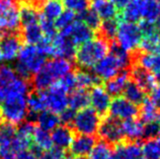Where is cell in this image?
Instances as JSON below:
<instances>
[{
	"mask_svg": "<svg viewBox=\"0 0 160 159\" xmlns=\"http://www.w3.org/2000/svg\"><path fill=\"white\" fill-rule=\"evenodd\" d=\"M72 70V64L69 60L54 58L46 62L41 70L33 75L32 85L37 90H46L59 81Z\"/></svg>",
	"mask_w": 160,
	"mask_h": 159,
	"instance_id": "cell-1",
	"label": "cell"
},
{
	"mask_svg": "<svg viewBox=\"0 0 160 159\" xmlns=\"http://www.w3.org/2000/svg\"><path fill=\"white\" fill-rule=\"evenodd\" d=\"M45 63L46 56L40 52L37 46L28 44L20 49L14 70L20 78L28 80L32 75L41 70Z\"/></svg>",
	"mask_w": 160,
	"mask_h": 159,
	"instance_id": "cell-2",
	"label": "cell"
},
{
	"mask_svg": "<svg viewBox=\"0 0 160 159\" xmlns=\"http://www.w3.org/2000/svg\"><path fill=\"white\" fill-rule=\"evenodd\" d=\"M108 51V41L99 37L79 46V49L76 50L74 58L76 64L80 68L87 69L93 67L100 59H102L107 55Z\"/></svg>",
	"mask_w": 160,
	"mask_h": 159,
	"instance_id": "cell-3",
	"label": "cell"
},
{
	"mask_svg": "<svg viewBox=\"0 0 160 159\" xmlns=\"http://www.w3.org/2000/svg\"><path fill=\"white\" fill-rule=\"evenodd\" d=\"M28 95L18 93H9L6 95L5 99L0 104V112L5 122L15 126L26 120L28 114Z\"/></svg>",
	"mask_w": 160,
	"mask_h": 159,
	"instance_id": "cell-4",
	"label": "cell"
},
{
	"mask_svg": "<svg viewBox=\"0 0 160 159\" xmlns=\"http://www.w3.org/2000/svg\"><path fill=\"white\" fill-rule=\"evenodd\" d=\"M132 65V58H124L115 54H107L92 68L93 73L100 80H108L117 76L121 71L127 70Z\"/></svg>",
	"mask_w": 160,
	"mask_h": 159,
	"instance_id": "cell-5",
	"label": "cell"
},
{
	"mask_svg": "<svg viewBox=\"0 0 160 159\" xmlns=\"http://www.w3.org/2000/svg\"><path fill=\"white\" fill-rule=\"evenodd\" d=\"M116 40L117 44L126 52H135L139 48L142 40V32L139 24L122 20L118 23Z\"/></svg>",
	"mask_w": 160,
	"mask_h": 159,
	"instance_id": "cell-6",
	"label": "cell"
},
{
	"mask_svg": "<svg viewBox=\"0 0 160 159\" xmlns=\"http://www.w3.org/2000/svg\"><path fill=\"white\" fill-rule=\"evenodd\" d=\"M100 124V117L92 107L82 108L76 112L72 121V130L78 135L93 136L98 133Z\"/></svg>",
	"mask_w": 160,
	"mask_h": 159,
	"instance_id": "cell-7",
	"label": "cell"
},
{
	"mask_svg": "<svg viewBox=\"0 0 160 159\" xmlns=\"http://www.w3.org/2000/svg\"><path fill=\"white\" fill-rule=\"evenodd\" d=\"M19 27V9L15 0H0V31L15 32Z\"/></svg>",
	"mask_w": 160,
	"mask_h": 159,
	"instance_id": "cell-8",
	"label": "cell"
},
{
	"mask_svg": "<svg viewBox=\"0 0 160 159\" xmlns=\"http://www.w3.org/2000/svg\"><path fill=\"white\" fill-rule=\"evenodd\" d=\"M41 94L44 100L45 108H47L50 112H53L55 114L59 115L65 108L68 107L67 92H65L61 87H59L56 83L48 89L41 90Z\"/></svg>",
	"mask_w": 160,
	"mask_h": 159,
	"instance_id": "cell-9",
	"label": "cell"
},
{
	"mask_svg": "<svg viewBox=\"0 0 160 159\" xmlns=\"http://www.w3.org/2000/svg\"><path fill=\"white\" fill-rule=\"evenodd\" d=\"M98 133L102 141L107 142L112 146L125 141L122 123L111 116L100 121Z\"/></svg>",
	"mask_w": 160,
	"mask_h": 159,
	"instance_id": "cell-10",
	"label": "cell"
},
{
	"mask_svg": "<svg viewBox=\"0 0 160 159\" xmlns=\"http://www.w3.org/2000/svg\"><path fill=\"white\" fill-rule=\"evenodd\" d=\"M59 33L68 37L74 44V46H81L87 43L88 41L92 40L94 37V31L91 30L89 27H87L78 18H76V20L70 26L61 30Z\"/></svg>",
	"mask_w": 160,
	"mask_h": 159,
	"instance_id": "cell-11",
	"label": "cell"
},
{
	"mask_svg": "<svg viewBox=\"0 0 160 159\" xmlns=\"http://www.w3.org/2000/svg\"><path fill=\"white\" fill-rule=\"evenodd\" d=\"M109 115L117 120H130L137 118L139 115L138 106L126 99L124 96H117L111 102L108 108Z\"/></svg>",
	"mask_w": 160,
	"mask_h": 159,
	"instance_id": "cell-12",
	"label": "cell"
},
{
	"mask_svg": "<svg viewBox=\"0 0 160 159\" xmlns=\"http://www.w3.org/2000/svg\"><path fill=\"white\" fill-rule=\"evenodd\" d=\"M22 48V37L15 32L3 35L0 39V55L4 61H12L18 58Z\"/></svg>",
	"mask_w": 160,
	"mask_h": 159,
	"instance_id": "cell-13",
	"label": "cell"
},
{
	"mask_svg": "<svg viewBox=\"0 0 160 159\" xmlns=\"http://www.w3.org/2000/svg\"><path fill=\"white\" fill-rule=\"evenodd\" d=\"M129 76L132 79V81L138 84L145 92H148V91L151 92V90L157 85L155 75L137 64H132L130 66Z\"/></svg>",
	"mask_w": 160,
	"mask_h": 159,
	"instance_id": "cell-14",
	"label": "cell"
},
{
	"mask_svg": "<svg viewBox=\"0 0 160 159\" xmlns=\"http://www.w3.org/2000/svg\"><path fill=\"white\" fill-rule=\"evenodd\" d=\"M111 95L102 86L96 85L91 87L89 92V104L99 116H104L111 106Z\"/></svg>",
	"mask_w": 160,
	"mask_h": 159,
	"instance_id": "cell-15",
	"label": "cell"
},
{
	"mask_svg": "<svg viewBox=\"0 0 160 159\" xmlns=\"http://www.w3.org/2000/svg\"><path fill=\"white\" fill-rule=\"evenodd\" d=\"M112 159H143L142 146L137 141H123L115 145Z\"/></svg>",
	"mask_w": 160,
	"mask_h": 159,
	"instance_id": "cell-16",
	"label": "cell"
},
{
	"mask_svg": "<svg viewBox=\"0 0 160 159\" xmlns=\"http://www.w3.org/2000/svg\"><path fill=\"white\" fill-rule=\"evenodd\" d=\"M95 143L94 136L77 135L73 138L68 149L73 157H85L90 154Z\"/></svg>",
	"mask_w": 160,
	"mask_h": 159,
	"instance_id": "cell-17",
	"label": "cell"
},
{
	"mask_svg": "<svg viewBox=\"0 0 160 159\" xmlns=\"http://www.w3.org/2000/svg\"><path fill=\"white\" fill-rule=\"evenodd\" d=\"M54 48V57L62 58L66 60H72L76 53V46L68 37L57 33V36L52 40Z\"/></svg>",
	"mask_w": 160,
	"mask_h": 159,
	"instance_id": "cell-18",
	"label": "cell"
},
{
	"mask_svg": "<svg viewBox=\"0 0 160 159\" xmlns=\"http://www.w3.org/2000/svg\"><path fill=\"white\" fill-rule=\"evenodd\" d=\"M132 64H137L152 74L160 73V54L142 53L134 54L132 56Z\"/></svg>",
	"mask_w": 160,
	"mask_h": 159,
	"instance_id": "cell-19",
	"label": "cell"
},
{
	"mask_svg": "<svg viewBox=\"0 0 160 159\" xmlns=\"http://www.w3.org/2000/svg\"><path fill=\"white\" fill-rule=\"evenodd\" d=\"M146 0H130L122 10V18L129 22H140L143 19Z\"/></svg>",
	"mask_w": 160,
	"mask_h": 159,
	"instance_id": "cell-20",
	"label": "cell"
},
{
	"mask_svg": "<svg viewBox=\"0 0 160 159\" xmlns=\"http://www.w3.org/2000/svg\"><path fill=\"white\" fill-rule=\"evenodd\" d=\"M16 137V128L14 125L2 122L0 125V156L6 153L14 152L12 144Z\"/></svg>",
	"mask_w": 160,
	"mask_h": 159,
	"instance_id": "cell-21",
	"label": "cell"
},
{
	"mask_svg": "<svg viewBox=\"0 0 160 159\" xmlns=\"http://www.w3.org/2000/svg\"><path fill=\"white\" fill-rule=\"evenodd\" d=\"M74 131L68 125H59L51 134L52 143L55 147L60 149H68L74 138Z\"/></svg>",
	"mask_w": 160,
	"mask_h": 159,
	"instance_id": "cell-22",
	"label": "cell"
},
{
	"mask_svg": "<svg viewBox=\"0 0 160 159\" xmlns=\"http://www.w3.org/2000/svg\"><path fill=\"white\" fill-rule=\"evenodd\" d=\"M90 9L102 20L116 19L119 14V9L112 0H92L90 2Z\"/></svg>",
	"mask_w": 160,
	"mask_h": 159,
	"instance_id": "cell-23",
	"label": "cell"
},
{
	"mask_svg": "<svg viewBox=\"0 0 160 159\" xmlns=\"http://www.w3.org/2000/svg\"><path fill=\"white\" fill-rule=\"evenodd\" d=\"M129 79L130 76L128 70H123L117 76L107 80L106 84H104V89L107 90V92L109 95L113 96V97L121 96V94L124 91L126 84L129 81Z\"/></svg>",
	"mask_w": 160,
	"mask_h": 159,
	"instance_id": "cell-24",
	"label": "cell"
},
{
	"mask_svg": "<svg viewBox=\"0 0 160 159\" xmlns=\"http://www.w3.org/2000/svg\"><path fill=\"white\" fill-rule=\"evenodd\" d=\"M143 124L137 118L126 120L122 123L124 137L126 141H138L143 136Z\"/></svg>",
	"mask_w": 160,
	"mask_h": 159,
	"instance_id": "cell-25",
	"label": "cell"
},
{
	"mask_svg": "<svg viewBox=\"0 0 160 159\" xmlns=\"http://www.w3.org/2000/svg\"><path fill=\"white\" fill-rule=\"evenodd\" d=\"M75 76H76L77 89L91 88L93 86L100 85L102 82L93 72H89V71L82 69L75 71Z\"/></svg>",
	"mask_w": 160,
	"mask_h": 159,
	"instance_id": "cell-26",
	"label": "cell"
},
{
	"mask_svg": "<svg viewBox=\"0 0 160 159\" xmlns=\"http://www.w3.org/2000/svg\"><path fill=\"white\" fill-rule=\"evenodd\" d=\"M123 94L126 99L129 100V102H131L134 104H136V106L141 104L147 98L145 91L143 90L138 84H136L134 81L130 80V79L125 86Z\"/></svg>",
	"mask_w": 160,
	"mask_h": 159,
	"instance_id": "cell-27",
	"label": "cell"
},
{
	"mask_svg": "<svg viewBox=\"0 0 160 159\" xmlns=\"http://www.w3.org/2000/svg\"><path fill=\"white\" fill-rule=\"evenodd\" d=\"M37 124L38 127L49 132L53 131L55 128H57L61 124V121L60 118H59V115L48 110H45L38 115Z\"/></svg>",
	"mask_w": 160,
	"mask_h": 159,
	"instance_id": "cell-28",
	"label": "cell"
},
{
	"mask_svg": "<svg viewBox=\"0 0 160 159\" xmlns=\"http://www.w3.org/2000/svg\"><path fill=\"white\" fill-rule=\"evenodd\" d=\"M89 104V92L86 89H75L68 96V107L74 111H80Z\"/></svg>",
	"mask_w": 160,
	"mask_h": 159,
	"instance_id": "cell-29",
	"label": "cell"
},
{
	"mask_svg": "<svg viewBox=\"0 0 160 159\" xmlns=\"http://www.w3.org/2000/svg\"><path fill=\"white\" fill-rule=\"evenodd\" d=\"M40 12L33 7L32 4L23 2L19 9V19L20 24L24 27L31 24L39 23Z\"/></svg>",
	"mask_w": 160,
	"mask_h": 159,
	"instance_id": "cell-30",
	"label": "cell"
},
{
	"mask_svg": "<svg viewBox=\"0 0 160 159\" xmlns=\"http://www.w3.org/2000/svg\"><path fill=\"white\" fill-rule=\"evenodd\" d=\"M64 11V5L62 0H45L42 5L41 14L46 18L56 20Z\"/></svg>",
	"mask_w": 160,
	"mask_h": 159,
	"instance_id": "cell-31",
	"label": "cell"
},
{
	"mask_svg": "<svg viewBox=\"0 0 160 159\" xmlns=\"http://www.w3.org/2000/svg\"><path fill=\"white\" fill-rule=\"evenodd\" d=\"M18 77L19 76L12 67L7 65L0 66V89H2L7 95L8 89Z\"/></svg>",
	"mask_w": 160,
	"mask_h": 159,
	"instance_id": "cell-32",
	"label": "cell"
},
{
	"mask_svg": "<svg viewBox=\"0 0 160 159\" xmlns=\"http://www.w3.org/2000/svg\"><path fill=\"white\" fill-rule=\"evenodd\" d=\"M22 40H24L28 45H38L44 39V33L39 23L31 24V26L24 27L22 32Z\"/></svg>",
	"mask_w": 160,
	"mask_h": 159,
	"instance_id": "cell-33",
	"label": "cell"
},
{
	"mask_svg": "<svg viewBox=\"0 0 160 159\" xmlns=\"http://www.w3.org/2000/svg\"><path fill=\"white\" fill-rule=\"evenodd\" d=\"M27 104H28V112H29V114H33L38 116L41 112L46 110L41 91L39 90L31 91L28 93L27 98Z\"/></svg>",
	"mask_w": 160,
	"mask_h": 159,
	"instance_id": "cell-34",
	"label": "cell"
},
{
	"mask_svg": "<svg viewBox=\"0 0 160 159\" xmlns=\"http://www.w3.org/2000/svg\"><path fill=\"white\" fill-rule=\"evenodd\" d=\"M143 159H160V135L152 140H147L142 146Z\"/></svg>",
	"mask_w": 160,
	"mask_h": 159,
	"instance_id": "cell-35",
	"label": "cell"
},
{
	"mask_svg": "<svg viewBox=\"0 0 160 159\" xmlns=\"http://www.w3.org/2000/svg\"><path fill=\"white\" fill-rule=\"evenodd\" d=\"M141 110L139 111V114L141 115V122L143 124L156 121L157 118V107L152 102L150 98H146L141 104Z\"/></svg>",
	"mask_w": 160,
	"mask_h": 159,
	"instance_id": "cell-36",
	"label": "cell"
},
{
	"mask_svg": "<svg viewBox=\"0 0 160 159\" xmlns=\"http://www.w3.org/2000/svg\"><path fill=\"white\" fill-rule=\"evenodd\" d=\"M32 141H33V144L37 145L38 147L41 148L43 151L53 147L51 134L48 131H45V130L41 129L38 126L35 129V132H33Z\"/></svg>",
	"mask_w": 160,
	"mask_h": 159,
	"instance_id": "cell-37",
	"label": "cell"
},
{
	"mask_svg": "<svg viewBox=\"0 0 160 159\" xmlns=\"http://www.w3.org/2000/svg\"><path fill=\"white\" fill-rule=\"evenodd\" d=\"M90 159H112V145L104 141H100L95 143L93 149L89 154Z\"/></svg>",
	"mask_w": 160,
	"mask_h": 159,
	"instance_id": "cell-38",
	"label": "cell"
},
{
	"mask_svg": "<svg viewBox=\"0 0 160 159\" xmlns=\"http://www.w3.org/2000/svg\"><path fill=\"white\" fill-rule=\"evenodd\" d=\"M160 15V6L156 0H146L143 19L144 22L155 23Z\"/></svg>",
	"mask_w": 160,
	"mask_h": 159,
	"instance_id": "cell-39",
	"label": "cell"
},
{
	"mask_svg": "<svg viewBox=\"0 0 160 159\" xmlns=\"http://www.w3.org/2000/svg\"><path fill=\"white\" fill-rule=\"evenodd\" d=\"M118 22L116 19H108L103 20L100 23L99 27V33L100 37L106 39L107 41H112L116 39V33L118 28Z\"/></svg>",
	"mask_w": 160,
	"mask_h": 159,
	"instance_id": "cell-40",
	"label": "cell"
},
{
	"mask_svg": "<svg viewBox=\"0 0 160 159\" xmlns=\"http://www.w3.org/2000/svg\"><path fill=\"white\" fill-rule=\"evenodd\" d=\"M77 18L79 20H81L82 22H84L87 27H89L91 30H98L102 23V19H100L98 14L95 13L93 10L91 9H86L85 11H83L82 13L77 14Z\"/></svg>",
	"mask_w": 160,
	"mask_h": 159,
	"instance_id": "cell-41",
	"label": "cell"
},
{
	"mask_svg": "<svg viewBox=\"0 0 160 159\" xmlns=\"http://www.w3.org/2000/svg\"><path fill=\"white\" fill-rule=\"evenodd\" d=\"M39 26L42 28V32L44 33V37L46 39L53 40L55 37L57 36V28L55 26V22L51 19L46 18L40 13V18H39Z\"/></svg>",
	"mask_w": 160,
	"mask_h": 159,
	"instance_id": "cell-42",
	"label": "cell"
},
{
	"mask_svg": "<svg viewBox=\"0 0 160 159\" xmlns=\"http://www.w3.org/2000/svg\"><path fill=\"white\" fill-rule=\"evenodd\" d=\"M158 32L151 36L142 37V40L139 45V49L142 53H155L156 52L157 42H158Z\"/></svg>",
	"mask_w": 160,
	"mask_h": 159,
	"instance_id": "cell-43",
	"label": "cell"
},
{
	"mask_svg": "<svg viewBox=\"0 0 160 159\" xmlns=\"http://www.w3.org/2000/svg\"><path fill=\"white\" fill-rule=\"evenodd\" d=\"M56 84L61 87V88L67 93L72 92L73 90L77 89V84H76V76H75V72H69L66 74L64 77H62L60 80L56 82Z\"/></svg>",
	"mask_w": 160,
	"mask_h": 159,
	"instance_id": "cell-44",
	"label": "cell"
},
{
	"mask_svg": "<svg viewBox=\"0 0 160 159\" xmlns=\"http://www.w3.org/2000/svg\"><path fill=\"white\" fill-rule=\"evenodd\" d=\"M77 18V14L75 12L66 9L62 12L60 14V16L55 20V26H56V28L59 31L63 30L64 27L70 26L71 23L74 22Z\"/></svg>",
	"mask_w": 160,
	"mask_h": 159,
	"instance_id": "cell-45",
	"label": "cell"
},
{
	"mask_svg": "<svg viewBox=\"0 0 160 159\" xmlns=\"http://www.w3.org/2000/svg\"><path fill=\"white\" fill-rule=\"evenodd\" d=\"M62 2L66 9L73 11L76 14L82 13L89 6V0H62Z\"/></svg>",
	"mask_w": 160,
	"mask_h": 159,
	"instance_id": "cell-46",
	"label": "cell"
},
{
	"mask_svg": "<svg viewBox=\"0 0 160 159\" xmlns=\"http://www.w3.org/2000/svg\"><path fill=\"white\" fill-rule=\"evenodd\" d=\"M160 135V126L157 121H152V122L144 124L143 127V136L146 140H152L157 138Z\"/></svg>",
	"mask_w": 160,
	"mask_h": 159,
	"instance_id": "cell-47",
	"label": "cell"
},
{
	"mask_svg": "<svg viewBox=\"0 0 160 159\" xmlns=\"http://www.w3.org/2000/svg\"><path fill=\"white\" fill-rule=\"evenodd\" d=\"M66 154L63 149L52 147L42 153L40 159H65Z\"/></svg>",
	"mask_w": 160,
	"mask_h": 159,
	"instance_id": "cell-48",
	"label": "cell"
},
{
	"mask_svg": "<svg viewBox=\"0 0 160 159\" xmlns=\"http://www.w3.org/2000/svg\"><path fill=\"white\" fill-rule=\"evenodd\" d=\"M76 112H77L76 111H74L73 108H71L69 107L65 108L61 114H59V118H60L61 123H64L66 125H68V126L71 125L75 115H76Z\"/></svg>",
	"mask_w": 160,
	"mask_h": 159,
	"instance_id": "cell-49",
	"label": "cell"
},
{
	"mask_svg": "<svg viewBox=\"0 0 160 159\" xmlns=\"http://www.w3.org/2000/svg\"><path fill=\"white\" fill-rule=\"evenodd\" d=\"M139 27H140V30L142 32V37L151 36V35H154V33H157V30H156V27H155V23L142 20V22H140Z\"/></svg>",
	"mask_w": 160,
	"mask_h": 159,
	"instance_id": "cell-50",
	"label": "cell"
},
{
	"mask_svg": "<svg viewBox=\"0 0 160 159\" xmlns=\"http://www.w3.org/2000/svg\"><path fill=\"white\" fill-rule=\"evenodd\" d=\"M151 100L156 106L157 108H160V84L156 85L151 90Z\"/></svg>",
	"mask_w": 160,
	"mask_h": 159,
	"instance_id": "cell-51",
	"label": "cell"
},
{
	"mask_svg": "<svg viewBox=\"0 0 160 159\" xmlns=\"http://www.w3.org/2000/svg\"><path fill=\"white\" fill-rule=\"evenodd\" d=\"M112 1L117 6L118 9H123L125 5L130 1V0H112Z\"/></svg>",
	"mask_w": 160,
	"mask_h": 159,
	"instance_id": "cell-52",
	"label": "cell"
},
{
	"mask_svg": "<svg viewBox=\"0 0 160 159\" xmlns=\"http://www.w3.org/2000/svg\"><path fill=\"white\" fill-rule=\"evenodd\" d=\"M155 27H156V30L158 32H160V15L158 16V18H157L156 22H155Z\"/></svg>",
	"mask_w": 160,
	"mask_h": 159,
	"instance_id": "cell-53",
	"label": "cell"
},
{
	"mask_svg": "<svg viewBox=\"0 0 160 159\" xmlns=\"http://www.w3.org/2000/svg\"><path fill=\"white\" fill-rule=\"evenodd\" d=\"M157 54H160V36L158 37V42H157V47H156V52Z\"/></svg>",
	"mask_w": 160,
	"mask_h": 159,
	"instance_id": "cell-54",
	"label": "cell"
},
{
	"mask_svg": "<svg viewBox=\"0 0 160 159\" xmlns=\"http://www.w3.org/2000/svg\"><path fill=\"white\" fill-rule=\"evenodd\" d=\"M65 159H86L85 157H68V158H65Z\"/></svg>",
	"mask_w": 160,
	"mask_h": 159,
	"instance_id": "cell-55",
	"label": "cell"
},
{
	"mask_svg": "<svg viewBox=\"0 0 160 159\" xmlns=\"http://www.w3.org/2000/svg\"><path fill=\"white\" fill-rule=\"evenodd\" d=\"M157 118H158V121H157V122H158V124H159V126H160V114L157 116Z\"/></svg>",
	"mask_w": 160,
	"mask_h": 159,
	"instance_id": "cell-56",
	"label": "cell"
},
{
	"mask_svg": "<svg viewBox=\"0 0 160 159\" xmlns=\"http://www.w3.org/2000/svg\"><path fill=\"white\" fill-rule=\"evenodd\" d=\"M2 116H1V112H0V125H1V123H2Z\"/></svg>",
	"mask_w": 160,
	"mask_h": 159,
	"instance_id": "cell-57",
	"label": "cell"
},
{
	"mask_svg": "<svg viewBox=\"0 0 160 159\" xmlns=\"http://www.w3.org/2000/svg\"><path fill=\"white\" fill-rule=\"evenodd\" d=\"M2 36H3V32L0 31V39H1V37H2Z\"/></svg>",
	"mask_w": 160,
	"mask_h": 159,
	"instance_id": "cell-58",
	"label": "cell"
},
{
	"mask_svg": "<svg viewBox=\"0 0 160 159\" xmlns=\"http://www.w3.org/2000/svg\"><path fill=\"white\" fill-rule=\"evenodd\" d=\"M156 1L158 2V4H159V6H160V0H156Z\"/></svg>",
	"mask_w": 160,
	"mask_h": 159,
	"instance_id": "cell-59",
	"label": "cell"
},
{
	"mask_svg": "<svg viewBox=\"0 0 160 159\" xmlns=\"http://www.w3.org/2000/svg\"><path fill=\"white\" fill-rule=\"evenodd\" d=\"M2 61V58H1V55H0V62Z\"/></svg>",
	"mask_w": 160,
	"mask_h": 159,
	"instance_id": "cell-60",
	"label": "cell"
},
{
	"mask_svg": "<svg viewBox=\"0 0 160 159\" xmlns=\"http://www.w3.org/2000/svg\"><path fill=\"white\" fill-rule=\"evenodd\" d=\"M20 1H23L24 2V1H27V0H20Z\"/></svg>",
	"mask_w": 160,
	"mask_h": 159,
	"instance_id": "cell-61",
	"label": "cell"
}]
</instances>
